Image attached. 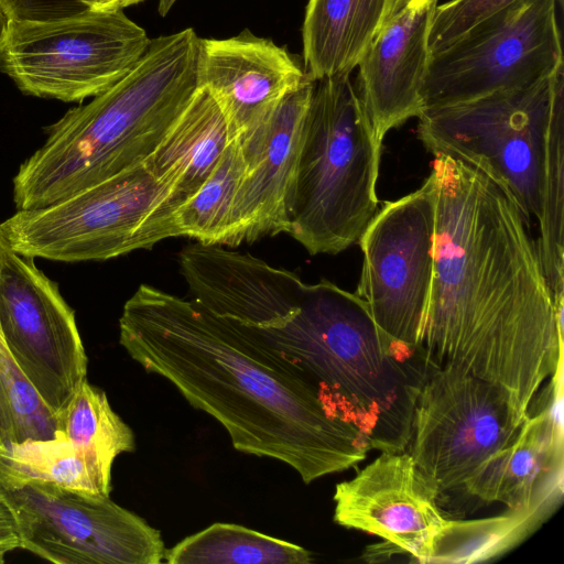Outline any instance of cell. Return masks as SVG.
<instances>
[{
	"label": "cell",
	"mask_w": 564,
	"mask_h": 564,
	"mask_svg": "<svg viewBox=\"0 0 564 564\" xmlns=\"http://www.w3.org/2000/svg\"><path fill=\"white\" fill-rule=\"evenodd\" d=\"M387 0H308L303 66L312 80L350 75L379 31Z\"/></svg>",
	"instance_id": "cell-20"
},
{
	"label": "cell",
	"mask_w": 564,
	"mask_h": 564,
	"mask_svg": "<svg viewBox=\"0 0 564 564\" xmlns=\"http://www.w3.org/2000/svg\"><path fill=\"white\" fill-rule=\"evenodd\" d=\"M411 1L412 0H387V6L380 28L399 12L404 10Z\"/></svg>",
	"instance_id": "cell-32"
},
{
	"label": "cell",
	"mask_w": 564,
	"mask_h": 564,
	"mask_svg": "<svg viewBox=\"0 0 564 564\" xmlns=\"http://www.w3.org/2000/svg\"><path fill=\"white\" fill-rule=\"evenodd\" d=\"M554 507L514 509L477 521L449 520L438 538L430 563H466L492 557L520 541Z\"/></svg>",
	"instance_id": "cell-26"
},
{
	"label": "cell",
	"mask_w": 564,
	"mask_h": 564,
	"mask_svg": "<svg viewBox=\"0 0 564 564\" xmlns=\"http://www.w3.org/2000/svg\"><path fill=\"white\" fill-rule=\"evenodd\" d=\"M170 564H310L306 549L232 523H214L166 550Z\"/></svg>",
	"instance_id": "cell-22"
},
{
	"label": "cell",
	"mask_w": 564,
	"mask_h": 564,
	"mask_svg": "<svg viewBox=\"0 0 564 564\" xmlns=\"http://www.w3.org/2000/svg\"><path fill=\"white\" fill-rule=\"evenodd\" d=\"M249 334L294 368L371 449L405 451L431 367L420 348L388 337L356 293L325 279L302 282Z\"/></svg>",
	"instance_id": "cell-3"
},
{
	"label": "cell",
	"mask_w": 564,
	"mask_h": 564,
	"mask_svg": "<svg viewBox=\"0 0 564 564\" xmlns=\"http://www.w3.org/2000/svg\"><path fill=\"white\" fill-rule=\"evenodd\" d=\"M199 44L193 29L151 39L126 76L50 126L13 178L18 210L50 206L144 163L200 87Z\"/></svg>",
	"instance_id": "cell-4"
},
{
	"label": "cell",
	"mask_w": 564,
	"mask_h": 564,
	"mask_svg": "<svg viewBox=\"0 0 564 564\" xmlns=\"http://www.w3.org/2000/svg\"><path fill=\"white\" fill-rule=\"evenodd\" d=\"M10 19H53L87 9L78 0H0Z\"/></svg>",
	"instance_id": "cell-29"
},
{
	"label": "cell",
	"mask_w": 564,
	"mask_h": 564,
	"mask_svg": "<svg viewBox=\"0 0 564 564\" xmlns=\"http://www.w3.org/2000/svg\"><path fill=\"white\" fill-rule=\"evenodd\" d=\"M57 433L111 471L117 456L135 448L132 430L112 410L106 393L85 379L56 414Z\"/></svg>",
	"instance_id": "cell-23"
},
{
	"label": "cell",
	"mask_w": 564,
	"mask_h": 564,
	"mask_svg": "<svg viewBox=\"0 0 564 564\" xmlns=\"http://www.w3.org/2000/svg\"><path fill=\"white\" fill-rule=\"evenodd\" d=\"M438 0H412L383 24L360 59L355 88L377 139L423 111L429 34Z\"/></svg>",
	"instance_id": "cell-17"
},
{
	"label": "cell",
	"mask_w": 564,
	"mask_h": 564,
	"mask_svg": "<svg viewBox=\"0 0 564 564\" xmlns=\"http://www.w3.org/2000/svg\"><path fill=\"white\" fill-rule=\"evenodd\" d=\"M562 96L564 66L528 87L426 108L417 138L434 156L459 160L494 180L531 224L541 217L546 135Z\"/></svg>",
	"instance_id": "cell-6"
},
{
	"label": "cell",
	"mask_w": 564,
	"mask_h": 564,
	"mask_svg": "<svg viewBox=\"0 0 564 564\" xmlns=\"http://www.w3.org/2000/svg\"><path fill=\"white\" fill-rule=\"evenodd\" d=\"M119 341L214 417L235 449L280 460L305 484L357 465L371 449L294 368L195 299L140 285L123 306Z\"/></svg>",
	"instance_id": "cell-2"
},
{
	"label": "cell",
	"mask_w": 564,
	"mask_h": 564,
	"mask_svg": "<svg viewBox=\"0 0 564 564\" xmlns=\"http://www.w3.org/2000/svg\"><path fill=\"white\" fill-rule=\"evenodd\" d=\"M9 22H10V18L6 14L4 11H2L0 9V47L4 41Z\"/></svg>",
	"instance_id": "cell-33"
},
{
	"label": "cell",
	"mask_w": 564,
	"mask_h": 564,
	"mask_svg": "<svg viewBox=\"0 0 564 564\" xmlns=\"http://www.w3.org/2000/svg\"><path fill=\"white\" fill-rule=\"evenodd\" d=\"M15 518L20 549L58 564H160L159 530L97 496L45 482L2 489Z\"/></svg>",
	"instance_id": "cell-11"
},
{
	"label": "cell",
	"mask_w": 564,
	"mask_h": 564,
	"mask_svg": "<svg viewBox=\"0 0 564 564\" xmlns=\"http://www.w3.org/2000/svg\"><path fill=\"white\" fill-rule=\"evenodd\" d=\"M0 448H2V444H1V442H0Z\"/></svg>",
	"instance_id": "cell-35"
},
{
	"label": "cell",
	"mask_w": 564,
	"mask_h": 564,
	"mask_svg": "<svg viewBox=\"0 0 564 564\" xmlns=\"http://www.w3.org/2000/svg\"><path fill=\"white\" fill-rule=\"evenodd\" d=\"M380 153L350 75L314 80L288 230L310 254H337L358 242L378 212Z\"/></svg>",
	"instance_id": "cell-5"
},
{
	"label": "cell",
	"mask_w": 564,
	"mask_h": 564,
	"mask_svg": "<svg viewBox=\"0 0 564 564\" xmlns=\"http://www.w3.org/2000/svg\"><path fill=\"white\" fill-rule=\"evenodd\" d=\"M177 0H159L158 10L160 15L165 17Z\"/></svg>",
	"instance_id": "cell-34"
},
{
	"label": "cell",
	"mask_w": 564,
	"mask_h": 564,
	"mask_svg": "<svg viewBox=\"0 0 564 564\" xmlns=\"http://www.w3.org/2000/svg\"><path fill=\"white\" fill-rule=\"evenodd\" d=\"M0 332L50 409L63 410L87 379V356L74 311L33 258L4 250L0 268Z\"/></svg>",
	"instance_id": "cell-13"
},
{
	"label": "cell",
	"mask_w": 564,
	"mask_h": 564,
	"mask_svg": "<svg viewBox=\"0 0 564 564\" xmlns=\"http://www.w3.org/2000/svg\"><path fill=\"white\" fill-rule=\"evenodd\" d=\"M33 481L97 496L111 491V471L59 433L0 448V488Z\"/></svg>",
	"instance_id": "cell-21"
},
{
	"label": "cell",
	"mask_w": 564,
	"mask_h": 564,
	"mask_svg": "<svg viewBox=\"0 0 564 564\" xmlns=\"http://www.w3.org/2000/svg\"><path fill=\"white\" fill-rule=\"evenodd\" d=\"M151 39L123 10L87 8L53 19H11L0 69L29 96L79 102L126 76Z\"/></svg>",
	"instance_id": "cell-8"
},
{
	"label": "cell",
	"mask_w": 564,
	"mask_h": 564,
	"mask_svg": "<svg viewBox=\"0 0 564 564\" xmlns=\"http://www.w3.org/2000/svg\"><path fill=\"white\" fill-rule=\"evenodd\" d=\"M231 141L223 111L199 87L144 163L171 188L178 210L207 180Z\"/></svg>",
	"instance_id": "cell-19"
},
{
	"label": "cell",
	"mask_w": 564,
	"mask_h": 564,
	"mask_svg": "<svg viewBox=\"0 0 564 564\" xmlns=\"http://www.w3.org/2000/svg\"><path fill=\"white\" fill-rule=\"evenodd\" d=\"M20 549V536L13 512L0 492V564L4 563L6 555Z\"/></svg>",
	"instance_id": "cell-30"
},
{
	"label": "cell",
	"mask_w": 564,
	"mask_h": 564,
	"mask_svg": "<svg viewBox=\"0 0 564 564\" xmlns=\"http://www.w3.org/2000/svg\"><path fill=\"white\" fill-rule=\"evenodd\" d=\"M176 212L171 188L141 163L58 203L18 210L0 229L24 257L108 260L176 237Z\"/></svg>",
	"instance_id": "cell-7"
},
{
	"label": "cell",
	"mask_w": 564,
	"mask_h": 564,
	"mask_svg": "<svg viewBox=\"0 0 564 564\" xmlns=\"http://www.w3.org/2000/svg\"><path fill=\"white\" fill-rule=\"evenodd\" d=\"M434 268L419 339L431 368L505 389L527 415L562 365L563 304L512 197L479 170L436 155Z\"/></svg>",
	"instance_id": "cell-1"
},
{
	"label": "cell",
	"mask_w": 564,
	"mask_h": 564,
	"mask_svg": "<svg viewBox=\"0 0 564 564\" xmlns=\"http://www.w3.org/2000/svg\"><path fill=\"white\" fill-rule=\"evenodd\" d=\"M314 87L307 78L259 126L237 139L243 174L223 245L235 247L289 230V208Z\"/></svg>",
	"instance_id": "cell-15"
},
{
	"label": "cell",
	"mask_w": 564,
	"mask_h": 564,
	"mask_svg": "<svg viewBox=\"0 0 564 564\" xmlns=\"http://www.w3.org/2000/svg\"><path fill=\"white\" fill-rule=\"evenodd\" d=\"M84 7L105 10H123L144 0H78Z\"/></svg>",
	"instance_id": "cell-31"
},
{
	"label": "cell",
	"mask_w": 564,
	"mask_h": 564,
	"mask_svg": "<svg viewBox=\"0 0 564 564\" xmlns=\"http://www.w3.org/2000/svg\"><path fill=\"white\" fill-rule=\"evenodd\" d=\"M562 368L551 400L529 414L514 437L492 453L464 486V494L510 510L555 506L563 492Z\"/></svg>",
	"instance_id": "cell-18"
},
{
	"label": "cell",
	"mask_w": 564,
	"mask_h": 564,
	"mask_svg": "<svg viewBox=\"0 0 564 564\" xmlns=\"http://www.w3.org/2000/svg\"><path fill=\"white\" fill-rule=\"evenodd\" d=\"M334 521L382 539L430 563L447 527L437 494L409 452H381L352 479L336 485Z\"/></svg>",
	"instance_id": "cell-14"
},
{
	"label": "cell",
	"mask_w": 564,
	"mask_h": 564,
	"mask_svg": "<svg viewBox=\"0 0 564 564\" xmlns=\"http://www.w3.org/2000/svg\"><path fill=\"white\" fill-rule=\"evenodd\" d=\"M198 78L237 140L310 77L288 48L245 30L228 39H200Z\"/></svg>",
	"instance_id": "cell-16"
},
{
	"label": "cell",
	"mask_w": 564,
	"mask_h": 564,
	"mask_svg": "<svg viewBox=\"0 0 564 564\" xmlns=\"http://www.w3.org/2000/svg\"><path fill=\"white\" fill-rule=\"evenodd\" d=\"M557 1L562 0H516L431 53L421 91L423 108L528 87L553 75L564 66Z\"/></svg>",
	"instance_id": "cell-9"
},
{
	"label": "cell",
	"mask_w": 564,
	"mask_h": 564,
	"mask_svg": "<svg viewBox=\"0 0 564 564\" xmlns=\"http://www.w3.org/2000/svg\"><path fill=\"white\" fill-rule=\"evenodd\" d=\"M527 415L495 383L431 368L416 399L408 452L438 503L464 494L466 481L514 437Z\"/></svg>",
	"instance_id": "cell-10"
},
{
	"label": "cell",
	"mask_w": 564,
	"mask_h": 564,
	"mask_svg": "<svg viewBox=\"0 0 564 564\" xmlns=\"http://www.w3.org/2000/svg\"><path fill=\"white\" fill-rule=\"evenodd\" d=\"M242 174L241 150L234 140L207 180L178 208L175 216L177 236L207 245H223Z\"/></svg>",
	"instance_id": "cell-25"
},
{
	"label": "cell",
	"mask_w": 564,
	"mask_h": 564,
	"mask_svg": "<svg viewBox=\"0 0 564 564\" xmlns=\"http://www.w3.org/2000/svg\"><path fill=\"white\" fill-rule=\"evenodd\" d=\"M514 1L451 0L436 6L429 34L430 53L449 45Z\"/></svg>",
	"instance_id": "cell-28"
},
{
	"label": "cell",
	"mask_w": 564,
	"mask_h": 564,
	"mask_svg": "<svg viewBox=\"0 0 564 564\" xmlns=\"http://www.w3.org/2000/svg\"><path fill=\"white\" fill-rule=\"evenodd\" d=\"M436 178L376 213L360 239L364 254L356 294L377 326L397 343L419 348L433 268Z\"/></svg>",
	"instance_id": "cell-12"
},
{
	"label": "cell",
	"mask_w": 564,
	"mask_h": 564,
	"mask_svg": "<svg viewBox=\"0 0 564 564\" xmlns=\"http://www.w3.org/2000/svg\"><path fill=\"white\" fill-rule=\"evenodd\" d=\"M57 434L56 414L10 355L0 332V442L47 440Z\"/></svg>",
	"instance_id": "cell-27"
},
{
	"label": "cell",
	"mask_w": 564,
	"mask_h": 564,
	"mask_svg": "<svg viewBox=\"0 0 564 564\" xmlns=\"http://www.w3.org/2000/svg\"><path fill=\"white\" fill-rule=\"evenodd\" d=\"M539 256L555 302L564 300V96L553 108L542 181Z\"/></svg>",
	"instance_id": "cell-24"
}]
</instances>
